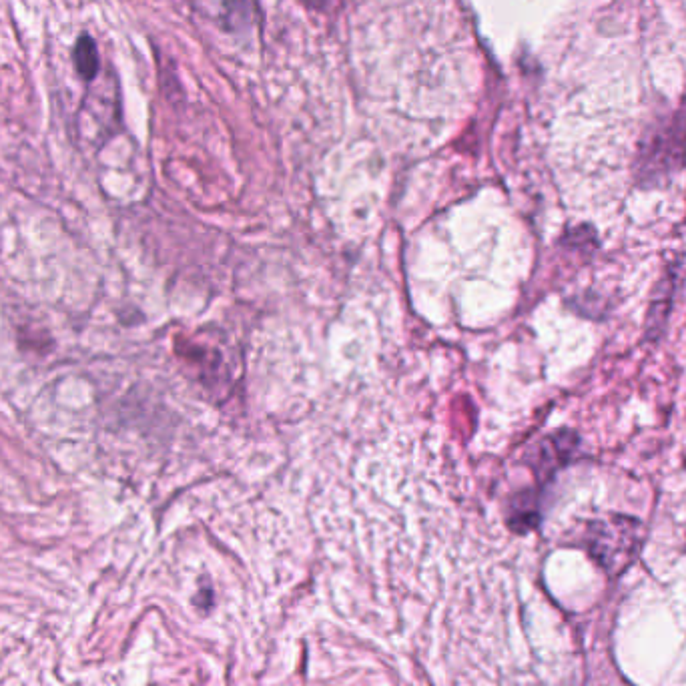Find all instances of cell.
I'll list each match as a JSON object with an SVG mask.
<instances>
[{"label": "cell", "mask_w": 686, "mask_h": 686, "mask_svg": "<svg viewBox=\"0 0 686 686\" xmlns=\"http://www.w3.org/2000/svg\"><path fill=\"white\" fill-rule=\"evenodd\" d=\"M303 3H305L307 7H313V9H317V7H321V5H323V0H303Z\"/></svg>", "instance_id": "52a82bcc"}, {"label": "cell", "mask_w": 686, "mask_h": 686, "mask_svg": "<svg viewBox=\"0 0 686 686\" xmlns=\"http://www.w3.org/2000/svg\"><path fill=\"white\" fill-rule=\"evenodd\" d=\"M686 165V103L664 121H658L640 141L636 157V181L642 187H658Z\"/></svg>", "instance_id": "6da1fadb"}, {"label": "cell", "mask_w": 686, "mask_h": 686, "mask_svg": "<svg viewBox=\"0 0 686 686\" xmlns=\"http://www.w3.org/2000/svg\"><path fill=\"white\" fill-rule=\"evenodd\" d=\"M580 446L578 434L570 430H560L548 438H544L532 456V466L542 480L554 476L560 468L576 458V450Z\"/></svg>", "instance_id": "3957f363"}, {"label": "cell", "mask_w": 686, "mask_h": 686, "mask_svg": "<svg viewBox=\"0 0 686 686\" xmlns=\"http://www.w3.org/2000/svg\"><path fill=\"white\" fill-rule=\"evenodd\" d=\"M644 542L642 522L626 516H610L592 522L586 534L590 556L610 576L622 574L638 556Z\"/></svg>", "instance_id": "7a4b0ae2"}, {"label": "cell", "mask_w": 686, "mask_h": 686, "mask_svg": "<svg viewBox=\"0 0 686 686\" xmlns=\"http://www.w3.org/2000/svg\"><path fill=\"white\" fill-rule=\"evenodd\" d=\"M674 283H676V275L672 273L670 277H664L656 289L658 295H654V299H652L648 321H646L648 337H658L666 325L670 303L674 299Z\"/></svg>", "instance_id": "277c9868"}, {"label": "cell", "mask_w": 686, "mask_h": 686, "mask_svg": "<svg viewBox=\"0 0 686 686\" xmlns=\"http://www.w3.org/2000/svg\"><path fill=\"white\" fill-rule=\"evenodd\" d=\"M73 63H75V69L81 75V79L93 81L97 77V73H99V49H97V43L89 35H83L77 41V45L73 49Z\"/></svg>", "instance_id": "5b68a950"}, {"label": "cell", "mask_w": 686, "mask_h": 686, "mask_svg": "<svg viewBox=\"0 0 686 686\" xmlns=\"http://www.w3.org/2000/svg\"><path fill=\"white\" fill-rule=\"evenodd\" d=\"M540 522V512H538V500L534 494H522L514 506H512V516H510V526L516 532H528L536 528Z\"/></svg>", "instance_id": "8992f818"}]
</instances>
